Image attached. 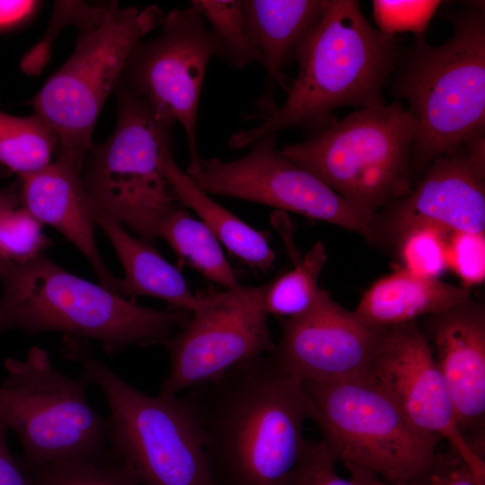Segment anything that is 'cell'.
<instances>
[{"label":"cell","mask_w":485,"mask_h":485,"mask_svg":"<svg viewBox=\"0 0 485 485\" xmlns=\"http://www.w3.org/2000/svg\"><path fill=\"white\" fill-rule=\"evenodd\" d=\"M193 389L188 398L216 484L283 485L307 440L302 379L266 354Z\"/></svg>","instance_id":"6da1fadb"},{"label":"cell","mask_w":485,"mask_h":485,"mask_svg":"<svg viewBox=\"0 0 485 485\" xmlns=\"http://www.w3.org/2000/svg\"><path fill=\"white\" fill-rule=\"evenodd\" d=\"M401 52L397 39L374 28L357 1L329 0L327 9L299 48L284 103L262 122L232 135V149L287 128L310 135L338 121L334 110L384 105V92Z\"/></svg>","instance_id":"7a4b0ae2"},{"label":"cell","mask_w":485,"mask_h":485,"mask_svg":"<svg viewBox=\"0 0 485 485\" xmlns=\"http://www.w3.org/2000/svg\"><path fill=\"white\" fill-rule=\"evenodd\" d=\"M0 332H60L101 343L109 355L163 344L190 313L137 304L74 275L45 253L0 267Z\"/></svg>","instance_id":"3957f363"},{"label":"cell","mask_w":485,"mask_h":485,"mask_svg":"<svg viewBox=\"0 0 485 485\" xmlns=\"http://www.w3.org/2000/svg\"><path fill=\"white\" fill-rule=\"evenodd\" d=\"M453 34L441 45L415 36L400 55L392 93L408 102L416 124L413 181L436 158L485 136V12L470 4L449 17Z\"/></svg>","instance_id":"277c9868"},{"label":"cell","mask_w":485,"mask_h":485,"mask_svg":"<svg viewBox=\"0 0 485 485\" xmlns=\"http://www.w3.org/2000/svg\"><path fill=\"white\" fill-rule=\"evenodd\" d=\"M62 354L81 366L83 380L103 392L109 453L141 485H217L188 396L137 390L95 357L89 340L65 336Z\"/></svg>","instance_id":"5b68a950"},{"label":"cell","mask_w":485,"mask_h":485,"mask_svg":"<svg viewBox=\"0 0 485 485\" xmlns=\"http://www.w3.org/2000/svg\"><path fill=\"white\" fill-rule=\"evenodd\" d=\"M416 124L399 102L361 108L305 140L279 149L371 221L414 181Z\"/></svg>","instance_id":"8992f818"},{"label":"cell","mask_w":485,"mask_h":485,"mask_svg":"<svg viewBox=\"0 0 485 485\" xmlns=\"http://www.w3.org/2000/svg\"><path fill=\"white\" fill-rule=\"evenodd\" d=\"M117 120L112 134L93 144L81 177L94 208L127 225L154 245L162 221L181 207L162 168L172 148L176 122L118 85Z\"/></svg>","instance_id":"52a82bcc"},{"label":"cell","mask_w":485,"mask_h":485,"mask_svg":"<svg viewBox=\"0 0 485 485\" xmlns=\"http://www.w3.org/2000/svg\"><path fill=\"white\" fill-rule=\"evenodd\" d=\"M302 382L309 419L348 471L406 485L427 475L441 440L416 428L372 377Z\"/></svg>","instance_id":"ba28073f"},{"label":"cell","mask_w":485,"mask_h":485,"mask_svg":"<svg viewBox=\"0 0 485 485\" xmlns=\"http://www.w3.org/2000/svg\"><path fill=\"white\" fill-rule=\"evenodd\" d=\"M4 366L0 419L20 440L25 471L109 455V419L90 405L84 380L55 368L40 347Z\"/></svg>","instance_id":"9c48e42d"},{"label":"cell","mask_w":485,"mask_h":485,"mask_svg":"<svg viewBox=\"0 0 485 485\" xmlns=\"http://www.w3.org/2000/svg\"><path fill=\"white\" fill-rule=\"evenodd\" d=\"M164 16L157 5L121 7L111 1L101 22L79 33L70 57L31 100L57 136V158L83 169L97 119L131 49Z\"/></svg>","instance_id":"30bf717a"},{"label":"cell","mask_w":485,"mask_h":485,"mask_svg":"<svg viewBox=\"0 0 485 485\" xmlns=\"http://www.w3.org/2000/svg\"><path fill=\"white\" fill-rule=\"evenodd\" d=\"M268 283L200 294L199 306L163 345L169 371L160 392L213 382L232 367L275 350L264 297Z\"/></svg>","instance_id":"8fae6325"},{"label":"cell","mask_w":485,"mask_h":485,"mask_svg":"<svg viewBox=\"0 0 485 485\" xmlns=\"http://www.w3.org/2000/svg\"><path fill=\"white\" fill-rule=\"evenodd\" d=\"M158 36L140 40L123 68L121 86L147 102L158 114L184 129L190 163L199 158L197 119L202 84L219 47L192 4L170 11Z\"/></svg>","instance_id":"7c38bea8"},{"label":"cell","mask_w":485,"mask_h":485,"mask_svg":"<svg viewBox=\"0 0 485 485\" xmlns=\"http://www.w3.org/2000/svg\"><path fill=\"white\" fill-rule=\"evenodd\" d=\"M277 134L251 144V150L234 161L198 158L185 172L207 195L255 202L323 221L366 239L371 221L317 177L283 156Z\"/></svg>","instance_id":"4fadbf2b"},{"label":"cell","mask_w":485,"mask_h":485,"mask_svg":"<svg viewBox=\"0 0 485 485\" xmlns=\"http://www.w3.org/2000/svg\"><path fill=\"white\" fill-rule=\"evenodd\" d=\"M370 374L416 428L446 440L485 485V462L458 428L447 386L418 321L381 328Z\"/></svg>","instance_id":"5bb4252c"},{"label":"cell","mask_w":485,"mask_h":485,"mask_svg":"<svg viewBox=\"0 0 485 485\" xmlns=\"http://www.w3.org/2000/svg\"><path fill=\"white\" fill-rule=\"evenodd\" d=\"M415 223L485 233V136L434 160L405 196L375 216L368 241L381 242Z\"/></svg>","instance_id":"9a60e30c"},{"label":"cell","mask_w":485,"mask_h":485,"mask_svg":"<svg viewBox=\"0 0 485 485\" xmlns=\"http://www.w3.org/2000/svg\"><path fill=\"white\" fill-rule=\"evenodd\" d=\"M280 326L270 355L283 371L313 382L371 377L381 328L364 324L324 289L310 312Z\"/></svg>","instance_id":"2e32d148"},{"label":"cell","mask_w":485,"mask_h":485,"mask_svg":"<svg viewBox=\"0 0 485 485\" xmlns=\"http://www.w3.org/2000/svg\"><path fill=\"white\" fill-rule=\"evenodd\" d=\"M426 337L444 377L458 428L485 459V307L470 297L422 318Z\"/></svg>","instance_id":"e0dca14e"},{"label":"cell","mask_w":485,"mask_h":485,"mask_svg":"<svg viewBox=\"0 0 485 485\" xmlns=\"http://www.w3.org/2000/svg\"><path fill=\"white\" fill-rule=\"evenodd\" d=\"M82 170L57 158L45 168L20 176L22 207L42 225L63 234L93 268L100 284L118 294V278L106 266L94 237V208Z\"/></svg>","instance_id":"ac0fdd59"},{"label":"cell","mask_w":485,"mask_h":485,"mask_svg":"<svg viewBox=\"0 0 485 485\" xmlns=\"http://www.w3.org/2000/svg\"><path fill=\"white\" fill-rule=\"evenodd\" d=\"M329 0H243L245 27L252 45L263 58L268 73L265 91L257 100L260 111L254 117L264 119L278 106L274 88L287 93L292 81L283 68L295 60L305 39L322 20Z\"/></svg>","instance_id":"d6986e66"},{"label":"cell","mask_w":485,"mask_h":485,"mask_svg":"<svg viewBox=\"0 0 485 485\" xmlns=\"http://www.w3.org/2000/svg\"><path fill=\"white\" fill-rule=\"evenodd\" d=\"M471 295L463 285L395 269L375 281L352 312L367 326L386 328L444 312Z\"/></svg>","instance_id":"ffe728a7"},{"label":"cell","mask_w":485,"mask_h":485,"mask_svg":"<svg viewBox=\"0 0 485 485\" xmlns=\"http://www.w3.org/2000/svg\"><path fill=\"white\" fill-rule=\"evenodd\" d=\"M94 222L109 239L123 268L119 295L133 301L138 296H153L174 311L192 313L199 306L200 295L190 291L180 270L153 244L132 236L124 225L108 217L94 215Z\"/></svg>","instance_id":"44dd1931"},{"label":"cell","mask_w":485,"mask_h":485,"mask_svg":"<svg viewBox=\"0 0 485 485\" xmlns=\"http://www.w3.org/2000/svg\"><path fill=\"white\" fill-rule=\"evenodd\" d=\"M161 164L179 203L197 213L232 254L259 271L266 272L273 267L276 256L267 235L200 190L174 161L172 148L164 152Z\"/></svg>","instance_id":"7402d4cb"},{"label":"cell","mask_w":485,"mask_h":485,"mask_svg":"<svg viewBox=\"0 0 485 485\" xmlns=\"http://www.w3.org/2000/svg\"><path fill=\"white\" fill-rule=\"evenodd\" d=\"M158 238L170 245L180 266L193 269L225 289L240 285L218 240L203 222L194 218L182 206L162 221Z\"/></svg>","instance_id":"603a6c76"},{"label":"cell","mask_w":485,"mask_h":485,"mask_svg":"<svg viewBox=\"0 0 485 485\" xmlns=\"http://www.w3.org/2000/svg\"><path fill=\"white\" fill-rule=\"evenodd\" d=\"M58 138L35 112L20 117L0 112V165L18 177L36 172L52 163Z\"/></svg>","instance_id":"cb8c5ba5"},{"label":"cell","mask_w":485,"mask_h":485,"mask_svg":"<svg viewBox=\"0 0 485 485\" xmlns=\"http://www.w3.org/2000/svg\"><path fill=\"white\" fill-rule=\"evenodd\" d=\"M328 255L322 242H316L295 268L268 283L264 297L268 314L283 320L301 317L316 304L322 291L318 279Z\"/></svg>","instance_id":"d4e9b609"},{"label":"cell","mask_w":485,"mask_h":485,"mask_svg":"<svg viewBox=\"0 0 485 485\" xmlns=\"http://www.w3.org/2000/svg\"><path fill=\"white\" fill-rule=\"evenodd\" d=\"M450 233L433 225L415 223L394 231L383 242L387 241L394 247L396 269L439 278L448 270Z\"/></svg>","instance_id":"484cf974"},{"label":"cell","mask_w":485,"mask_h":485,"mask_svg":"<svg viewBox=\"0 0 485 485\" xmlns=\"http://www.w3.org/2000/svg\"><path fill=\"white\" fill-rule=\"evenodd\" d=\"M218 47V57L232 67L242 69L251 64L263 66V58L248 36L242 0H193Z\"/></svg>","instance_id":"4316f807"},{"label":"cell","mask_w":485,"mask_h":485,"mask_svg":"<svg viewBox=\"0 0 485 485\" xmlns=\"http://www.w3.org/2000/svg\"><path fill=\"white\" fill-rule=\"evenodd\" d=\"M26 472L33 485H141L110 453L99 459L63 462Z\"/></svg>","instance_id":"83f0119b"},{"label":"cell","mask_w":485,"mask_h":485,"mask_svg":"<svg viewBox=\"0 0 485 485\" xmlns=\"http://www.w3.org/2000/svg\"><path fill=\"white\" fill-rule=\"evenodd\" d=\"M106 7L107 4L92 5L81 1H56L46 33L22 57L21 69L27 75H38L48 62L58 31L70 25L76 26L80 32L95 28L103 20Z\"/></svg>","instance_id":"f1b7e54d"},{"label":"cell","mask_w":485,"mask_h":485,"mask_svg":"<svg viewBox=\"0 0 485 485\" xmlns=\"http://www.w3.org/2000/svg\"><path fill=\"white\" fill-rule=\"evenodd\" d=\"M51 244L43 225L22 206L0 215V267L29 261Z\"/></svg>","instance_id":"f546056e"},{"label":"cell","mask_w":485,"mask_h":485,"mask_svg":"<svg viewBox=\"0 0 485 485\" xmlns=\"http://www.w3.org/2000/svg\"><path fill=\"white\" fill-rule=\"evenodd\" d=\"M373 13L378 30L392 35L412 32L423 35L441 1H390L375 0Z\"/></svg>","instance_id":"4dcf8cb0"},{"label":"cell","mask_w":485,"mask_h":485,"mask_svg":"<svg viewBox=\"0 0 485 485\" xmlns=\"http://www.w3.org/2000/svg\"><path fill=\"white\" fill-rule=\"evenodd\" d=\"M448 269L466 287L485 279V233L454 231L448 237Z\"/></svg>","instance_id":"1f68e13d"},{"label":"cell","mask_w":485,"mask_h":485,"mask_svg":"<svg viewBox=\"0 0 485 485\" xmlns=\"http://www.w3.org/2000/svg\"><path fill=\"white\" fill-rule=\"evenodd\" d=\"M337 463L322 441L307 439L300 460L283 485H358L337 473Z\"/></svg>","instance_id":"d6a6232c"},{"label":"cell","mask_w":485,"mask_h":485,"mask_svg":"<svg viewBox=\"0 0 485 485\" xmlns=\"http://www.w3.org/2000/svg\"><path fill=\"white\" fill-rule=\"evenodd\" d=\"M417 485H481L471 468L449 449L445 454H436L427 475Z\"/></svg>","instance_id":"836d02e7"},{"label":"cell","mask_w":485,"mask_h":485,"mask_svg":"<svg viewBox=\"0 0 485 485\" xmlns=\"http://www.w3.org/2000/svg\"><path fill=\"white\" fill-rule=\"evenodd\" d=\"M8 430L0 419V485H33L20 458H16L9 448Z\"/></svg>","instance_id":"e575fe53"},{"label":"cell","mask_w":485,"mask_h":485,"mask_svg":"<svg viewBox=\"0 0 485 485\" xmlns=\"http://www.w3.org/2000/svg\"><path fill=\"white\" fill-rule=\"evenodd\" d=\"M38 5L35 1H0V33L25 22Z\"/></svg>","instance_id":"d590c367"},{"label":"cell","mask_w":485,"mask_h":485,"mask_svg":"<svg viewBox=\"0 0 485 485\" xmlns=\"http://www.w3.org/2000/svg\"><path fill=\"white\" fill-rule=\"evenodd\" d=\"M21 190L22 184L19 177L0 189V215L22 205Z\"/></svg>","instance_id":"8d00e7d4"},{"label":"cell","mask_w":485,"mask_h":485,"mask_svg":"<svg viewBox=\"0 0 485 485\" xmlns=\"http://www.w3.org/2000/svg\"><path fill=\"white\" fill-rule=\"evenodd\" d=\"M348 472H350V480H352L358 485H406L388 482L381 480L375 475L357 470H349Z\"/></svg>","instance_id":"74e56055"},{"label":"cell","mask_w":485,"mask_h":485,"mask_svg":"<svg viewBox=\"0 0 485 485\" xmlns=\"http://www.w3.org/2000/svg\"><path fill=\"white\" fill-rule=\"evenodd\" d=\"M11 172L0 165V181L6 178Z\"/></svg>","instance_id":"f35d334b"}]
</instances>
